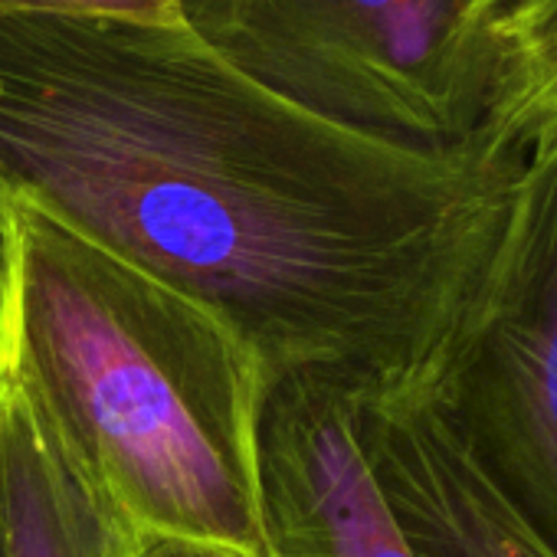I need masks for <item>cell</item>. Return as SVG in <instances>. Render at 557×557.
<instances>
[{
	"label": "cell",
	"mask_w": 557,
	"mask_h": 557,
	"mask_svg": "<svg viewBox=\"0 0 557 557\" xmlns=\"http://www.w3.org/2000/svg\"><path fill=\"white\" fill-rule=\"evenodd\" d=\"M524 161L368 135L181 21L0 14V213L30 210L216 315L262 377L426 394Z\"/></svg>",
	"instance_id": "6da1fadb"
},
{
	"label": "cell",
	"mask_w": 557,
	"mask_h": 557,
	"mask_svg": "<svg viewBox=\"0 0 557 557\" xmlns=\"http://www.w3.org/2000/svg\"><path fill=\"white\" fill-rule=\"evenodd\" d=\"M0 377L141 534L265 554L262 368L203 306L60 223L0 213Z\"/></svg>",
	"instance_id": "7a4b0ae2"
},
{
	"label": "cell",
	"mask_w": 557,
	"mask_h": 557,
	"mask_svg": "<svg viewBox=\"0 0 557 557\" xmlns=\"http://www.w3.org/2000/svg\"><path fill=\"white\" fill-rule=\"evenodd\" d=\"M220 60L329 122L417 145L482 132L492 0H177Z\"/></svg>",
	"instance_id": "3957f363"
},
{
	"label": "cell",
	"mask_w": 557,
	"mask_h": 557,
	"mask_svg": "<svg viewBox=\"0 0 557 557\" xmlns=\"http://www.w3.org/2000/svg\"><path fill=\"white\" fill-rule=\"evenodd\" d=\"M426 397L557 557V158L524 164L482 293Z\"/></svg>",
	"instance_id": "277c9868"
},
{
	"label": "cell",
	"mask_w": 557,
	"mask_h": 557,
	"mask_svg": "<svg viewBox=\"0 0 557 557\" xmlns=\"http://www.w3.org/2000/svg\"><path fill=\"white\" fill-rule=\"evenodd\" d=\"M355 397L312 371L262 377L252 453L269 557H417L358 446Z\"/></svg>",
	"instance_id": "5b68a950"
},
{
	"label": "cell",
	"mask_w": 557,
	"mask_h": 557,
	"mask_svg": "<svg viewBox=\"0 0 557 557\" xmlns=\"http://www.w3.org/2000/svg\"><path fill=\"white\" fill-rule=\"evenodd\" d=\"M358 446L417 557H554L426 394L355 397Z\"/></svg>",
	"instance_id": "8992f818"
},
{
	"label": "cell",
	"mask_w": 557,
	"mask_h": 557,
	"mask_svg": "<svg viewBox=\"0 0 557 557\" xmlns=\"http://www.w3.org/2000/svg\"><path fill=\"white\" fill-rule=\"evenodd\" d=\"M141 531L0 377V557H135Z\"/></svg>",
	"instance_id": "52a82bcc"
},
{
	"label": "cell",
	"mask_w": 557,
	"mask_h": 557,
	"mask_svg": "<svg viewBox=\"0 0 557 557\" xmlns=\"http://www.w3.org/2000/svg\"><path fill=\"white\" fill-rule=\"evenodd\" d=\"M482 132L524 164L557 158V0H515L498 11Z\"/></svg>",
	"instance_id": "ba28073f"
},
{
	"label": "cell",
	"mask_w": 557,
	"mask_h": 557,
	"mask_svg": "<svg viewBox=\"0 0 557 557\" xmlns=\"http://www.w3.org/2000/svg\"><path fill=\"white\" fill-rule=\"evenodd\" d=\"M0 14H73V17H125V21H181L164 0H0Z\"/></svg>",
	"instance_id": "9c48e42d"
},
{
	"label": "cell",
	"mask_w": 557,
	"mask_h": 557,
	"mask_svg": "<svg viewBox=\"0 0 557 557\" xmlns=\"http://www.w3.org/2000/svg\"><path fill=\"white\" fill-rule=\"evenodd\" d=\"M135 557H269L256 550H243L220 541L203 537H181V534H141Z\"/></svg>",
	"instance_id": "30bf717a"
},
{
	"label": "cell",
	"mask_w": 557,
	"mask_h": 557,
	"mask_svg": "<svg viewBox=\"0 0 557 557\" xmlns=\"http://www.w3.org/2000/svg\"><path fill=\"white\" fill-rule=\"evenodd\" d=\"M492 4H495V11H505L508 4H515V0H492Z\"/></svg>",
	"instance_id": "8fae6325"
},
{
	"label": "cell",
	"mask_w": 557,
	"mask_h": 557,
	"mask_svg": "<svg viewBox=\"0 0 557 557\" xmlns=\"http://www.w3.org/2000/svg\"><path fill=\"white\" fill-rule=\"evenodd\" d=\"M164 4H168V8H174V11H177V0H164Z\"/></svg>",
	"instance_id": "7c38bea8"
}]
</instances>
